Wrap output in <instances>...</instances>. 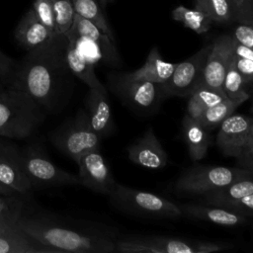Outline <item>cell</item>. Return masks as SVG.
Returning <instances> with one entry per match:
<instances>
[{
    "label": "cell",
    "instance_id": "obj_1",
    "mask_svg": "<svg viewBox=\"0 0 253 253\" xmlns=\"http://www.w3.org/2000/svg\"><path fill=\"white\" fill-rule=\"evenodd\" d=\"M68 39L55 33L17 61L9 88L28 94L47 115L60 113L70 102L75 75L66 59Z\"/></svg>",
    "mask_w": 253,
    "mask_h": 253
},
{
    "label": "cell",
    "instance_id": "obj_2",
    "mask_svg": "<svg viewBox=\"0 0 253 253\" xmlns=\"http://www.w3.org/2000/svg\"><path fill=\"white\" fill-rule=\"evenodd\" d=\"M16 225L54 253L116 252L119 237L105 226L47 216L21 215Z\"/></svg>",
    "mask_w": 253,
    "mask_h": 253
},
{
    "label": "cell",
    "instance_id": "obj_3",
    "mask_svg": "<svg viewBox=\"0 0 253 253\" xmlns=\"http://www.w3.org/2000/svg\"><path fill=\"white\" fill-rule=\"evenodd\" d=\"M47 114L25 92L0 91V136L24 139L44 122Z\"/></svg>",
    "mask_w": 253,
    "mask_h": 253
},
{
    "label": "cell",
    "instance_id": "obj_4",
    "mask_svg": "<svg viewBox=\"0 0 253 253\" xmlns=\"http://www.w3.org/2000/svg\"><path fill=\"white\" fill-rule=\"evenodd\" d=\"M111 206L127 214L177 219L183 216L179 205L159 195L116 183L108 195Z\"/></svg>",
    "mask_w": 253,
    "mask_h": 253
},
{
    "label": "cell",
    "instance_id": "obj_5",
    "mask_svg": "<svg viewBox=\"0 0 253 253\" xmlns=\"http://www.w3.org/2000/svg\"><path fill=\"white\" fill-rule=\"evenodd\" d=\"M215 144L219 151L237 160V166L253 171V121L250 117L230 115L220 125Z\"/></svg>",
    "mask_w": 253,
    "mask_h": 253
},
{
    "label": "cell",
    "instance_id": "obj_6",
    "mask_svg": "<svg viewBox=\"0 0 253 253\" xmlns=\"http://www.w3.org/2000/svg\"><path fill=\"white\" fill-rule=\"evenodd\" d=\"M253 171L238 166L195 165L186 169L176 180L174 191L178 194L203 196L236 180L252 177Z\"/></svg>",
    "mask_w": 253,
    "mask_h": 253
},
{
    "label": "cell",
    "instance_id": "obj_7",
    "mask_svg": "<svg viewBox=\"0 0 253 253\" xmlns=\"http://www.w3.org/2000/svg\"><path fill=\"white\" fill-rule=\"evenodd\" d=\"M107 84L116 97L136 113H154L164 101L160 84L134 78L128 72H110Z\"/></svg>",
    "mask_w": 253,
    "mask_h": 253
},
{
    "label": "cell",
    "instance_id": "obj_8",
    "mask_svg": "<svg viewBox=\"0 0 253 253\" xmlns=\"http://www.w3.org/2000/svg\"><path fill=\"white\" fill-rule=\"evenodd\" d=\"M48 137L60 152L75 162L85 152L99 148L102 141L92 128L85 109H79L73 118L52 130Z\"/></svg>",
    "mask_w": 253,
    "mask_h": 253
},
{
    "label": "cell",
    "instance_id": "obj_9",
    "mask_svg": "<svg viewBox=\"0 0 253 253\" xmlns=\"http://www.w3.org/2000/svg\"><path fill=\"white\" fill-rule=\"evenodd\" d=\"M20 156L24 171L33 188L79 184L77 175L56 166L38 147H29L20 153Z\"/></svg>",
    "mask_w": 253,
    "mask_h": 253
},
{
    "label": "cell",
    "instance_id": "obj_10",
    "mask_svg": "<svg viewBox=\"0 0 253 253\" xmlns=\"http://www.w3.org/2000/svg\"><path fill=\"white\" fill-rule=\"evenodd\" d=\"M211 48V43L204 45L193 55L176 63L170 78L160 84L163 100L172 97H188L201 82L204 66Z\"/></svg>",
    "mask_w": 253,
    "mask_h": 253
},
{
    "label": "cell",
    "instance_id": "obj_11",
    "mask_svg": "<svg viewBox=\"0 0 253 253\" xmlns=\"http://www.w3.org/2000/svg\"><path fill=\"white\" fill-rule=\"evenodd\" d=\"M202 204L219 207L246 217L253 215V179L246 177L201 196Z\"/></svg>",
    "mask_w": 253,
    "mask_h": 253
},
{
    "label": "cell",
    "instance_id": "obj_12",
    "mask_svg": "<svg viewBox=\"0 0 253 253\" xmlns=\"http://www.w3.org/2000/svg\"><path fill=\"white\" fill-rule=\"evenodd\" d=\"M116 252L197 253L196 241L171 236H128L118 238Z\"/></svg>",
    "mask_w": 253,
    "mask_h": 253
},
{
    "label": "cell",
    "instance_id": "obj_13",
    "mask_svg": "<svg viewBox=\"0 0 253 253\" xmlns=\"http://www.w3.org/2000/svg\"><path fill=\"white\" fill-rule=\"evenodd\" d=\"M76 163L80 185L106 196L111 193L117 181L99 148L85 152L77 159Z\"/></svg>",
    "mask_w": 253,
    "mask_h": 253
},
{
    "label": "cell",
    "instance_id": "obj_14",
    "mask_svg": "<svg viewBox=\"0 0 253 253\" xmlns=\"http://www.w3.org/2000/svg\"><path fill=\"white\" fill-rule=\"evenodd\" d=\"M232 54L233 38L231 36L221 35L214 39L204 66L201 82L211 88L222 90L223 78Z\"/></svg>",
    "mask_w": 253,
    "mask_h": 253
},
{
    "label": "cell",
    "instance_id": "obj_15",
    "mask_svg": "<svg viewBox=\"0 0 253 253\" xmlns=\"http://www.w3.org/2000/svg\"><path fill=\"white\" fill-rule=\"evenodd\" d=\"M69 30L94 45L99 59L105 64L112 67L122 66L121 57L115 43V38L108 36L93 23L76 13L74 14L73 23Z\"/></svg>",
    "mask_w": 253,
    "mask_h": 253
},
{
    "label": "cell",
    "instance_id": "obj_16",
    "mask_svg": "<svg viewBox=\"0 0 253 253\" xmlns=\"http://www.w3.org/2000/svg\"><path fill=\"white\" fill-rule=\"evenodd\" d=\"M84 103L91 126L101 140L111 135L115 125L106 87L89 88Z\"/></svg>",
    "mask_w": 253,
    "mask_h": 253
},
{
    "label": "cell",
    "instance_id": "obj_17",
    "mask_svg": "<svg viewBox=\"0 0 253 253\" xmlns=\"http://www.w3.org/2000/svg\"><path fill=\"white\" fill-rule=\"evenodd\" d=\"M127 157L132 163L149 169H162L168 163V155L151 126L127 147Z\"/></svg>",
    "mask_w": 253,
    "mask_h": 253
},
{
    "label": "cell",
    "instance_id": "obj_18",
    "mask_svg": "<svg viewBox=\"0 0 253 253\" xmlns=\"http://www.w3.org/2000/svg\"><path fill=\"white\" fill-rule=\"evenodd\" d=\"M68 39L66 59L68 66L76 78L81 80L88 88H97L103 84L95 72V60L89 56L79 42L78 37L71 31L65 34Z\"/></svg>",
    "mask_w": 253,
    "mask_h": 253
},
{
    "label": "cell",
    "instance_id": "obj_19",
    "mask_svg": "<svg viewBox=\"0 0 253 253\" xmlns=\"http://www.w3.org/2000/svg\"><path fill=\"white\" fill-rule=\"evenodd\" d=\"M179 208L183 216L200 219L222 226H240L248 222V217L234 211L205 204H182Z\"/></svg>",
    "mask_w": 253,
    "mask_h": 253
},
{
    "label": "cell",
    "instance_id": "obj_20",
    "mask_svg": "<svg viewBox=\"0 0 253 253\" xmlns=\"http://www.w3.org/2000/svg\"><path fill=\"white\" fill-rule=\"evenodd\" d=\"M0 183L20 195L33 189L22 166L20 152L15 148L0 154Z\"/></svg>",
    "mask_w": 253,
    "mask_h": 253
},
{
    "label": "cell",
    "instance_id": "obj_21",
    "mask_svg": "<svg viewBox=\"0 0 253 253\" xmlns=\"http://www.w3.org/2000/svg\"><path fill=\"white\" fill-rule=\"evenodd\" d=\"M52 35L30 8L22 17L15 29V39L24 49L30 51L48 41Z\"/></svg>",
    "mask_w": 253,
    "mask_h": 253
},
{
    "label": "cell",
    "instance_id": "obj_22",
    "mask_svg": "<svg viewBox=\"0 0 253 253\" xmlns=\"http://www.w3.org/2000/svg\"><path fill=\"white\" fill-rule=\"evenodd\" d=\"M182 137L187 145L189 157L193 162H198L207 155L211 144L210 130L187 114L182 120Z\"/></svg>",
    "mask_w": 253,
    "mask_h": 253
},
{
    "label": "cell",
    "instance_id": "obj_23",
    "mask_svg": "<svg viewBox=\"0 0 253 253\" xmlns=\"http://www.w3.org/2000/svg\"><path fill=\"white\" fill-rule=\"evenodd\" d=\"M0 253H54L42 245L16 224L12 228L0 232Z\"/></svg>",
    "mask_w": 253,
    "mask_h": 253
},
{
    "label": "cell",
    "instance_id": "obj_24",
    "mask_svg": "<svg viewBox=\"0 0 253 253\" xmlns=\"http://www.w3.org/2000/svg\"><path fill=\"white\" fill-rule=\"evenodd\" d=\"M175 67L176 63L165 61L161 57L158 48L154 46L149 51L144 64L128 73L134 78L161 84L170 78Z\"/></svg>",
    "mask_w": 253,
    "mask_h": 253
},
{
    "label": "cell",
    "instance_id": "obj_25",
    "mask_svg": "<svg viewBox=\"0 0 253 253\" xmlns=\"http://www.w3.org/2000/svg\"><path fill=\"white\" fill-rule=\"evenodd\" d=\"M187 98V115L198 120L205 110L221 102L227 97L222 90L211 88L200 82Z\"/></svg>",
    "mask_w": 253,
    "mask_h": 253
},
{
    "label": "cell",
    "instance_id": "obj_26",
    "mask_svg": "<svg viewBox=\"0 0 253 253\" xmlns=\"http://www.w3.org/2000/svg\"><path fill=\"white\" fill-rule=\"evenodd\" d=\"M74 12L87 19L102 32L114 38L113 31L104 14V8L98 0H72Z\"/></svg>",
    "mask_w": 253,
    "mask_h": 253
},
{
    "label": "cell",
    "instance_id": "obj_27",
    "mask_svg": "<svg viewBox=\"0 0 253 253\" xmlns=\"http://www.w3.org/2000/svg\"><path fill=\"white\" fill-rule=\"evenodd\" d=\"M241 102L225 98L221 102L208 108L197 120L200 122L208 130H212L219 126V125L230 115L233 114L235 109L239 107Z\"/></svg>",
    "mask_w": 253,
    "mask_h": 253
},
{
    "label": "cell",
    "instance_id": "obj_28",
    "mask_svg": "<svg viewBox=\"0 0 253 253\" xmlns=\"http://www.w3.org/2000/svg\"><path fill=\"white\" fill-rule=\"evenodd\" d=\"M172 18L197 34L207 33L212 24L210 18L203 12L196 8L189 9L182 5L172 11Z\"/></svg>",
    "mask_w": 253,
    "mask_h": 253
},
{
    "label": "cell",
    "instance_id": "obj_29",
    "mask_svg": "<svg viewBox=\"0 0 253 253\" xmlns=\"http://www.w3.org/2000/svg\"><path fill=\"white\" fill-rule=\"evenodd\" d=\"M195 7L207 15L212 23H233V12L227 0H194Z\"/></svg>",
    "mask_w": 253,
    "mask_h": 253
},
{
    "label": "cell",
    "instance_id": "obj_30",
    "mask_svg": "<svg viewBox=\"0 0 253 253\" xmlns=\"http://www.w3.org/2000/svg\"><path fill=\"white\" fill-rule=\"evenodd\" d=\"M221 87L225 96L231 100L244 103L250 97V88L246 86L241 75L231 62L225 72Z\"/></svg>",
    "mask_w": 253,
    "mask_h": 253
},
{
    "label": "cell",
    "instance_id": "obj_31",
    "mask_svg": "<svg viewBox=\"0 0 253 253\" xmlns=\"http://www.w3.org/2000/svg\"><path fill=\"white\" fill-rule=\"evenodd\" d=\"M54 11L56 33L66 34L71 28L74 19L72 0H49Z\"/></svg>",
    "mask_w": 253,
    "mask_h": 253
},
{
    "label": "cell",
    "instance_id": "obj_32",
    "mask_svg": "<svg viewBox=\"0 0 253 253\" xmlns=\"http://www.w3.org/2000/svg\"><path fill=\"white\" fill-rule=\"evenodd\" d=\"M38 19L53 34L56 33L54 11L49 0H34L32 6Z\"/></svg>",
    "mask_w": 253,
    "mask_h": 253
},
{
    "label": "cell",
    "instance_id": "obj_33",
    "mask_svg": "<svg viewBox=\"0 0 253 253\" xmlns=\"http://www.w3.org/2000/svg\"><path fill=\"white\" fill-rule=\"evenodd\" d=\"M24 205L15 195L5 196L0 194V215L17 221L23 214Z\"/></svg>",
    "mask_w": 253,
    "mask_h": 253
},
{
    "label": "cell",
    "instance_id": "obj_34",
    "mask_svg": "<svg viewBox=\"0 0 253 253\" xmlns=\"http://www.w3.org/2000/svg\"><path fill=\"white\" fill-rule=\"evenodd\" d=\"M233 12V22L253 26V0H227Z\"/></svg>",
    "mask_w": 253,
    "mask_h": 253
},
{
    "label": "cell",
    "instance_id": "obj_35",
    "mask_svg": "<svg viewBox=\"0 0 253 253\" xmlns=\"http://www.w3.org/2000/svg\"><path fill=\"white\" fill-rule=\"evenodd\" d=\"M231 63L241 75L244 83L248 88H251L253 82V59L232 54Z\"/></svg>",
    "mask_w": 253,
    "mask_h": 253
},
{
    "label": "cell",
    "instance_id": "obj_36",
    "mask_svg": "<svg viewBox=\"0 0 253 253\" xmlns=\"http://www.w3.org/2000/svg\"><path fill=\"white\" fill-rule=\"evenodd\" d=\"M17 66V61L0 50V82L10 84Z\"/></svg>",
    "mask_w": 253,
    "mask_h": 253
},
{
    "label": "cell",
    "instance_id": "obj_37",
    "mask_svg": "<svg viewBox=\"0 0 253 253\" xmlns=\"http://www.w3.org/2000/svg\"><path fill=\"white\" fill-rule=\"evenodd\" d=\"M231 37L235 42L250 48L253 47V26L237 24Z\"/></svg>",
    "mask_w": 253,
    "mask_h": 253
},
{
    "label": "cell",
    "instance_id": "obj_38",
    "mask_svg": "<svg viewBox=\"0 0 253 253\" xmlns=\"http://www.w3.org/2000/svg\"><path fill=\"white\" fill-rule=\"evenodd\" d=\"M232 245L225 242H211V241H196L197 253H211L213 251H220L231 248Z\"/></svg>",
    "mask_w": 253,
    "mask_h": 253
},
{
    "label": "cell",
    "instance_id": "obj_39",
    "mask_svg": "<svg viewBox=\"0 0 253 253\" xmlns=\"http://www.w3.org/2000/svg\"><path fill=\"white\" fill-rule=\"evenodd\" d=\"M15 224H16V221L0 215V232H3L5 230L12 228L13 226H15Z\"/></svg>",
    "mask_w": 253,
    "mask_h": 253
},
{
    "label": "cell",
    "instance_id": "obj_40",
    "mask_svg": "<svg viewBox=\"0 0 253 253\" xmlns=\"http://www.w3.org/2000/svg\"><path fill=\"white\" fill-rule=\"evenodd\" d=\"M0 194H1V195H5V196H12V195H16V194H18V193L14 192L13 190L9 189L8 187H6V186H4L3 184L0 183ZM19 195H20V194H19Z\"/></svg>",
    "mask_w": 253,
    "mask_h": 253
},
{
    "label": "cell",
    "instance_id": "obj_41",
    "mask_svg": "<svg viewBox=\"0 0 253 253\" xmlns=\"http://www.w3.org/2000/svg\"><path fill=\"white\" fill-rule=\"evenodd\" d=\"M13 148H14L13 146H10V145L5 146L4 144H2V143L0 142V154H2V153H6V152H8V151L12 150Z\"/></svg>",
    "mask_w": 253,
    "mask_h": 253
},
{
    "label": "cell",
    "instance_id": "obj_42",
    "mask_svg": "<svg viewBox=\"0 0 253 253\" xmlns=\"http://www.w3.org/2000/svg\"><path fill=\"white\" fill-rule=\"evenodd\" d=\"M99 1V3L101 4V6L103 7V8H105L109 3H112L114 0H98Z\"/></svg>",
    "mask_w": 253,
    "mask_h": 253
},
{
    "label": "cell",
    "instance_id": "obj_43",
    "mask_svg": "<svg viewBox=\"0 0 253 253\" xmlns=\"http://www.w3.org/2000/svg\"><path fill=\"white\" fill-rule=\"evenodd\" d=\"M2 89H3V88H2V84H1V83H0V91H1V90H2Z\"/></svg>",
    "mask_w": 253,
    "mask_h": 253
},
{
    "label": "cell",
    "instance_id": "obj_44",
    "mask_svg": "<svg viewBox=\"0 0 253 253\" xmlns=\"http://www.w3.org/2000/svg\"><path fill=\"white\" fill-rule=\"evenodd\" d=\"M0 83H1V82H0Z\"/></svg>",
    "mask_w": 253,
    "mask_h": 253
}]
</instances>
